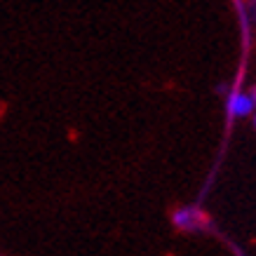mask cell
<instances>
[{"mask_svg": "<svg viewBox=\"0 0 256 256\" xmlns=\"http://www.w3.org/2000/svg\"><path fill=\"white\" fill-rule=\"evenodd\" d=\"M172 221L178 230H198L207 224V216L200 207H178L174 214H172Z\"/></svg>", "mask_w": 256, "mask_h": 256, "instance_id": "6da1fadb", "label": "cell"}, {"mask_svg": "<svg viewBox=\"0 0 256 256\" xmlns=\"http://www.w3.org/2000/svg\"><path fill=\"white\" fill-rule=\"evenodd\" d=\"M228 110L230 116L242 120V118H252L256 110V94L254 92H233V96L228 99Z\"/></svg>", "mask_w": 256, "mask_h": 256, "instance_id": "7a4b0ae2", "label": "cell"}, {"mask_svg": "<svg viewBox=\"0 0 256 256\" xmlns=\"http://www.w3.org/2000/svg\"><path fill=\"white\" fill-rule=\"evenodd\" d=\"M247 12H249V19L256 24V0H247Z\"/></svg>", "mask_w": 256, "mask_h": 256, "instance_id": "3957f363", "label": "cell"}, {"mask_svg": "<svg viewBox=\"0 0 256 256\" xmlns=\"http://www.w3.org/2000/svg\"><path fill=\"white\" fill-rule=\"evenodd\" d=\"M252 122H254V130H256V110H254V116H252Z\"/></svg>", "mask_w": 256, "mask_h": 256, "instance_id": "277c9868", "label": "cell"}, {"mask_svg": "<svg viewBox=\"0 0 256 256\" xmlns=\"http://www.w3.org/2000/svg\"><path fill=\"white\" fill-rule=\"evenodd\" d=\"M254 94H256V90H254Z\"/></svg>", "mask_w": 256, "mask_h": 256, "instance_id": "5b68a950", "label": "cell"}]
</instances>
